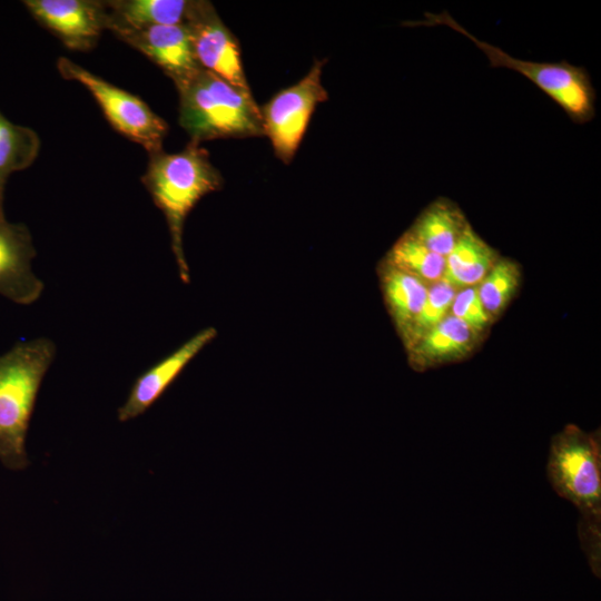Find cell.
<instances>
[{"mask_svg": "<svg viewBox=\"0 0 601 601\" xmlns=\"http://www.w3.org/2000/svg\"><path fill=\"white\" fill-rule=\"evenodd\" d=\"M325 62L326 59L315 60L305 77L259 107L264 136L269 139L275 156L286 165L293 160L316 106L328 99L322 83Z\"/></svg>", "mask_w": 601, "mask_h": 601, "instance_id": "52a82bcc", "label": "cell"}, {"mask_svg": "<svg viewBox=\"0 0 601 601\" xmlns=\"http://www.w3.org/2000/svg\"><path fill=\"white\" fill-rule=\"evenodd\" d=\"M404 26H445L469 38L486 56L491 67L514 70L542 90L575 124L589 122L595 116V90L583 67L565 60L536 62L512 57L501 48L480 40L463 28L450 13L425 12L424 19Z\"/></svg>", "mask_w": 601, "mask_h": 601, "instance_id": "5b68a950", "label": "cell"}, {"mask_svg": "<svg viewBox=\"0 0 601 601\" xmlns=\"http://www.w3.org/2000/svg\"><path fill=\"white\" fill-rule=\"evenodd\" d=\"M383 296L402 341L410 332L427 296V287L417 278L383 262Z\"/></svg>", "mask_w": 601, "mask_h": 601, "instance_id": "e0dca14e", "label": "cell"}, {"mask_svg": "<svg viewBox=\"0 0 601 601\" xmlns=\"http://www.w3.org/2000/svg\"><path fill=\"white\" fill-rule=\"evenodd\" d=\"M57 68L65 79L76 80L89 90L119 134L141 145L149 155L162 150L168 125L144 100L65 57L58 59Z\"/></svg>", "mask_w": 601, "mask_h": 601, "instance_id": "8992f818", "label": "cell"}, {"mask_svg": "<svg viewBox=\"0 0 601 601\" xmlns=\"http://www.w3.org/2000/svg\"><path fill=\"white\" fill-rule=\"evenodd\" d=\"M456 289L440 280L428 290L426 299L410 332L403 339L407 351L432 327L442 322L451 311Z\"/></svg>", "mask_w": 601, "mask_h": 601, "instance_id": "44dd1931", "label": "cell"}, {"mask_svg": "<svg viewBox=\"0 0 601 601\" xmlns=\"http://www.w3.org/2000/svg\"><path fill=\"white\" fill-rule=\"evenodd\" d=\"M479 334L451 313L428 329L407 352L416 366L455 361L469 354Z\"/></svg>", "mask_w": 601, "mask_h": 601, "instance_id": "4fadbf2b", "label": "cell"}, {"mask_svg": "<svg viewBox=\"0 0 601 601\" xmlns=\"http://www.w3.org/2000/svg\"><path fill=\"white\" fill-rule=\"evenodd\" d=\"M467 224L455 203L437 198L420 214L407 231L430 250L446 257Z\"/></svg>", "mask_w": 601, "mask_h": 601, "instance_id": "9a60e30c", "label": "cell"}, {"mask_svg": "<svg viewBox=\"0 0 601 601\" xmlns=\"http://www.w3.org/2000/svg\"><path fill=\"white\" fill-rule=\"evenodd\" d=\"M384 262L425 285L440 282L446 264L445 257L430 250L408 231L392 246Z\"/></svg>", "mask_w": 601, "mask_h": 601, "instance_id": "d6986e66", "label": "cell"}, {"mask_svg": "<svg viewBox=\"0 0 601 601\" xmlns=\"http://www.w3.org/2000/svg\"><path fill=\"white\" fill-rule=\"evenodd\" d=\"M112 32L154 61L175 86L188 80L200 69L185 23L140 29L118 28Z\"/></svg>", "mask_w": 601, "mask_h": 601, "instance_id": "30bf717a", "label": "cell"}, {"mask_svg": "<svg viewBox=\"0 0 601 601\" xmlns=\"http://www.w3.org/2000/svg\"><path fill=\"white\" fill-rule=\"evenodd\" d=\"M23 4L38 23L71 50L95 48L102 31L108 29L105 1L24 0Z\"/></svg>", "mask_w": 601, "mask_h": 601, "instance_id": "9c48e42d", "label": "cell"}, {"mask_svg": "<svg viewBox=\"0 0 601 601\" xmlns=\"http://www.w3.org/2000/svg\"><path fill=\"white\" fill-rule=\"evenodd\" d=\"M40 145L35 130L11 122L0 111V218L6 217L4 189L9 176L30 167L38 157Z\"/></svg>", "mask_w": 601, "mask_h": 601, "instance_id": "ac0fdd59", "label": "cell"}, {"mask_svg": "<svg viewBox=\"0 0 601 601\" xmlns=\"http://www.w3.org/2000/svg\"><path fill=\"white\" fill-rule=\"evenodd\" d=\"M141 181L166 218L180 280L188 284L189 267L183 244L185 221L204 196L223 188V176L208 151L190 140L179 152L161 150L149 155Z\"/></svg>", "mask_w": 601, "mask_h": 601, "instance_id": "7a4b0ae2", "label": "cell"}, {"mask_svg": "<svg viewBox=\"0 0 601 601\" xmlns=\"http://www.w3.org/2000/svg\"><path fill=\"white\" fill-rule=\"evenodd\" d=\"M450 313L479 335L490 324L491 319L479 297L477 286L462 288L456 293Z\"/></svg>", "mask_w": 601, "mask_h": 601, "instance_id": "7402d4cb", "label": "cell"}, {"mask_svg": "<svg viewBox=\"0 0 601 601\" xmlns=\"http://www.w3.org/2000/svg\"><path fill=\"white\" fill-rule=\"evenodd\" d=\"M108 30L140 29L150 26L184 24L190 1L187 0H112L105 1Z\"/></svg>", "mask_w": 601, "mask_h": 601, "instance_id": "2e32d148", "label": "cell"}, {"mask_svg": "<svg viewBox=\"0 0 601 601\" xmlns=\"http://www.w3.org/2000/svg\"><path fill=\"white\" fill-rule=\"evenodd\" d=\"M546 477L554 492L580 514L578 534L593 572L600 575L601 449L599 436L568 425L553 436Z\"/></svg>", "mask_w": 601, "mask_h": 601, "instance_id": "6da1fadb", "label": "cell"}, {"mask_svg": "<svg viewBox=\"0 0 601 601\" xmlns=\"http://www.w3.org/2000/svg\"><path fill=\"white\" fill-rule=\"evenodd\" d=\"M179 93V125L190 140L264 136L260 108L252 92L237 89L200 68L176 86Z\"/></svg>", "mask_w": 601, "mask_h": 601, "instance_id": "277c9868", "label": "cell"}, {"mask_svg": "<svg viewBox=\"0 0 601 601\" xmlns=\"http://www.w3.org/2000/svg\"><path fill=\"white\" fill-rule=\"evenodd\" d=\"M36 254L28 227L1 217L0 295L19 305H30L40 298L45 284L31 268Z\"/></svg>", "mask_w": 601, "mask_h": 601, "instance_id": "8fae6325", "label": "cell"}, {"mask_svg": "<svg viewBox=\"0 0 601 601\" xmlns=\"http://www.w3.org/2000/svg\"><path fill=\"white\" fill-rule=\"evenodd\" d=\"M217 336L215 327H206L168 356L144 372L135 381L127 400L118 408L119 422L144 414L177 378L188 363Z\"/></svg>", "mask_w": 601, "mask_h": 601, "instance_id": "7c38bea8", "label": "cell"}, {"mask_svg": "<svg viewBox=\"0 0 601 601\" xmlns=\"http://www.w3.org/2000/svg\"><path fill=\"white\" fill-rule=\"evenodd\" d=\"M56 351L51 339L38 337L18 342L0 355V462L10 471L29 465L28 427Z\"/></svg>", "mask_w": 601, "mask_h": 601, "instance_id": "3957f363", "label": "cell"}, {"mask_svg": "<svg viewBox=\"0 0 601 601\" xmlns=\"http://www.w3.org/2000/svg\"><path fill=\"white\" fill-rule=\"evenodd\" d=\"M445 259L441 280L454 289H462L479 284L499 259V255L467 224Z\"/></svg>", "mask_w": 601, "mask_h": 601, "instance_id": "5bb4252c", "label": "cell"}, {"mask_svg": "<svg viewBox=\"0 0 601 601\" xmlns=\"http://www.w3.org/2000/svg\"><path fill=\"white\" fill-rule=\"evenodd\" d=\"M185 24L200 68L233 87L252 92L243 68L239 42L209 1H190Z\"/></svg>", "mask_w": 601, "mask_h": 601, "instance_id": "ba28073f", "label": "cell"}, {"mask_svg": "<svg viewBox=\"0 0 601 601\" xmlns=\"http://www.w3.org/2000/svg\"><path fill=\"white\" fill-rule=\"evenodd\" d=\"M519 283L518 264L508 258H499L477 286L479 297L491 317L504 309Z\"/></svg>", "mask_w": 601, "mask_h": 601, "instance_id": "ffe728a7", "label": "cell"}]
</instances>
